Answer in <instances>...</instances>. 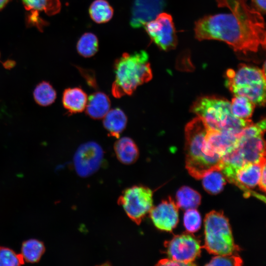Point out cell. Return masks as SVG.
I'll use <instances>...</instances> for the list:
<instances>
[{
  "label": "cell",
  "mask_w": 266,
  "mask_h": 266,
  "mask_svg": "<svg viewBox=\"0 0 266 266\" xmlns=\"http://www.w3.org/2000/svg\"><path fill=\"white\" fill-rule=\"evenodd\" d=\"M218 7L230 13L206 15L195 22V37L199 40H217L235 52L246 55L266 48V31L262 14L249 6L247 0H216Z\"/></svg>",
  "instance_id": "6da1fadb"
},
{
  "label": "cell",
  "mask_w": 266,
  "mask_h": 266,
  "mask_svg": "<svg viewBox=\"0 0 266 266\" xmlns=\"http://www.w3.org/2000/svg\"><path fill=\"white\" fill-rule=\"evenodd\" d=\"M265 130V119L245 127L233 147L222 157L221 171L229 182L235 183L236 173L243 166L266 161Z\"/></svg>",
  "instance_id": "7a4b0ae2"
},
{
  "label": "cell",
  "mask_w": 266,
  "mask_h": 266,
  "mask_svg": "<svg viewBox=\"0 0 266 266\" xmlns=\"http://www.w3.org/2000/svg\"><path fill=\"white\" fill-rule=\"evenodd\" d=\"M208 130L202 120L197 117L185 128L186 168L197 179H201L208 172L221 170L222 157L209 152L205 145Z\"/></svg>",
  "instance_id": "3957f363"
},
{
  "label": "cell",
  "mask_w": 266,
  "mask_h": 266,
  "mask_svg": "<svg viewBox=\"0 0 266 266\" xmlns=\"http://www.w3.org/2000/svg\"><path fill=\"white\" fill-rule=\"evenodd\" d=\"M113 67L115 77L111 92L116 98L132 95L138 86L152 78L149 56L144 50L123 53L115 61Z\"/></svg>",
  "instance_id": "277c9868"
},
{
  "label": "cell",
  "mask_w": 266,
  "mask_h": 266,
  "mask_svg": "<svg viewBox=\"0 0 266 266\" xmlns=\"http://www.w3.org/2000/svg\"><path fill=\"white\" fill-rule=\"evenodd\" d=\"M191 111L201 118L209 130L238 134L252 123L251 119L243 120L232 113L231 102L216 96L199 98L191 106Z\"/></svg>",
  "instance_id": "5b68a950"
},
{
  "label": "cell",
  "mask_w": 266,
  "mask_h": 266,
  "mask_svg": "<svg viewBox=\"0 0 266 266\" xmlns=\"http://www.w3.org/2000/svg\"><path fill=\"white\" fill-rule=\"evenodd\" d=\"M260 69L241 64L237 70L229 69L226 85L234 96L246 97L255 105L263 106L266 103V65Z\"/></svg>",
  "instance_id": "8992f818"
},
{
  "label": "cell",
  "mask_w": 266,
  "mask_h": 266,
  "mask_svg": "<svg viewBox=\"0 0 266 266\" xmlns=\"http://www.w3.org/2000/svg\"><path fill=\"white\" fill-rule=\"evenodd\" d=\"M204 233L203 247L210 254L232 255L239 250L234 243L229 220L222 212L213 210L206 215Z\"/></svg>",
  "instance_id": "52a82bcc"
},
{
  "label": "cell",
  "mask_w": 266,
  "mask_h": 266,
  "mask_svg": "<svg viewBox=\"0 0 266 266\" xmlns=\"http://www.w3.org/2000/svg\"><path fill=\"white\" fill-rule=\"evenodd\" d=\"M118 202L129 218L139 224L153 207V192L147 187L133 186L123 192Z\"/></svg>",
  "instance_id": "ba28073f"
},
{
  "label": "cell",
  "mask_w": 266,
  "mask_h": 266,
  "mask_svg": "<svg viewBox=\"0 0 266 266\" xmlns=\"http://www.w3.org/2000/svg\"><path fill=\"white\" fill-rule=\"evenodd\" d=\"M143 27L151 41L160 49L168 51L176 47L177 38L170 14L161 12Z\"/></svg>",
  "instance_id": "9c48e42d"
},
{
  "label": "cell",
  "mask_w": 266,
  "mask_h": 266,
  "mask_svg": "<svg viewBox=\"0 0 266 266\" xmlns=\"http://www.w3.org/2000/svg\"><path fill=\"white\" fill-rule=\"evenodd\" d=\"M191 233L175 235L165 243L166 253L169 259L195 266L193 262L200 256V241Z\"/></svg>",
  "instance_id": "30bf717a"
},
{
  "label": "cell",
  "mask_w": 266,
  "mask_h": 266,
  "mask_svg": "<svg viewBox=\"0 0 266 266\" xmlns=\"http://www.w3.org/2000/svg\"><path fill=\"white\" fill-rule=\"evenodd\" d=\"M103 157V150L97 142L91 141L80 145L73 159L76 172L81 177L93 175L100 168Z\"/></svg>",
  "instance_id": "8fae6325"
},
{
  "label": "cell",
  "mask_w": 266,
  "mask_h": 266,
  "mask_svg": "<svg viewBox=\"0 0 266 266\" xmlns=\"http://www.w3.org/2000/svg\"><path fill=\"white\" fill-rule=\"evenodd\" d=\"M149 213L154 225L162 231L170 232L178 222V206L170 197L153 206Z\"/></svg>",
  "instance_id": "7c38bea8"
},
{
  "label": "cell",
  "mask_w": 266,
  "mask_h": 266,
  "mask_svg": "<svg viewBox=\"0 0 266 266\" xmlns=\"http://www.w3.org/2000/svg\"><path fill=\"white\" fill-rule=\"evenodd\" d=\"M165 5V0H133L130 20L131 27L138 29L154 19Z\"/></svg>",
  "instance_id": "4fadbf2b"
},
{
  "label": "cell",
  "mask_w": 266,
  "mask_h": 266,
  "mask_svg": "<svg viewBox=\"0 0 266 266\" xmlns=\"http://www.w3.org/2000/svg\"><path fill=\"white\" fill-rule=\"evenodd\" d=\"M266 163L264 161L259 163L246 165L237 170L235 175V185L244 192L246 197L253 196L265 202V197L252 190L258 185L263 165Z\"/></svg>",
  "instance_id": "5bb4252c"
},
{
  "label": "cell",
  "mask_w": 266,
  "mask_h": 266,
  "mask_svg": "<svg viewBox=\"0 0 266 266\" xmlns=\"http://www.w3.org/2000/svg\"><path fill=\"white\" fill-rule=\"evenodd\" d=\"M238 134L208 129L205 136L207 147L222 157L234 145Z\"/></svg>",
  "instance_id": "9a60e30c"
},
{
  "label": "cell",
  "mask_w": 266,
  "mask_h": 266,
  "mask_svg": "<svg viewBox=\"0 0 266 266\" xmlns=\"http://www.w3.org/2000/svg\"><path fill=\"white\" fill-rule=\"evenodd\" d=\"M88 97L80 87L68 88L63 93L62 103L64 108L71 114L80 113L85 109Z\"/></svg>",
  "instance_id": "2e32d148"
},
{
  "label": "cell",
  "mask_w": 266,
  "mask_h": 266,
  "mask_svg": "<svg viewBox=\"0 0 266 266\" xmlns=\"http://www.w3.org/2000/svg\"><path fill=\"white\" fill-rule=\"evenodd\" d=\"M114 150L118 160L125 165L133 164L139 155L136 144L129 137H122L117 140L114 143Z\"/></svg>",
  "instance_id": "e0dca14e"
},
{
  "label": "cell",
  "mask_w": 266,
  "mask_h": 266,
  "mask_svg": "<svg viewBox=\"0 0 266 266\" xmlns=\"http://www.w3.org/2000/svg\"><path fill=\"white\" fill-rule=\"evenodd\" d=\"M110 100L108 96L102 92H96L88 98L86 113L94 119L103 118L110 108Z\"/></svg>",
  "instance_id": "ac0fdd59"
},
{
  "label": "cell",
  "mask_w": 266,
  "mask_h": 266,
  "mask_svg": "<svg viewBox=\"0 0 266 266\" xmlns=\"http://www.w3.org/2000/svg\"><path fill=\"white\" fill-rule=\"evenodd\" d=\"M103 125L108 135L118 138L126 127L127 117L124 112L119 108L109 110L103 118Z\"/></svg>",
  "instance_id": "d6986e66"
},
{
  "label": "cell",
  "mask_w": 266,
  "mask_h": 266,
  "mask_svg": "<svg viewBox=\"0 0 266 266\" xmlns=\"http://www.w3.org/2000/svg\"><path fill=\"white\" fill-rule=\"evenodd\" d=\"M113 12V8L106 0H95L89 8L91 18L98 24H103L110 21Z\"/></svg>",
  "instance_id": "ffe728a7"
},
{
  "label": "cell",
  "mask_w": 266,
  "mask_h": 266,
  "mask_svg": "<svg viewBox=\"0 0 266 266\" xmlns=\"http://www.w3.org/2000/svg\"><path fill=\"white\" fill-rule=\"evenodd\" d=\"M176 198L178 207L185 210L197 208L201 201L200 194L187 186L182 187L178 190Z\"/></svg>",
  "instance_id": "44dd1931"
},
{
  "label": "cell",
  "mask_w": 266,
  "mask_h": 266,
  "mask_svg": "<svg viewBox=\"0 0 266 266\" xmlns=\"http://www.w3.org/2000/svg\"><path fill=\"white\" fill-rule=\"evenodd\" d=\"M33 96L37 104L42 106H47L55 101L57 93L49 82L42 81L35 86L33 92Z\"/></svg>",
  "instance_id": "7402d4cb"
},
{
  "label": "cell",
  "mask_w": 266,
  "mask_h": 266,
  "mask_svg": "<svg viewBox=\"0 0 266 266\" xmlns=\"http://www.w3.org/2000/svg\"><path fill=\"white\" fill-rule=\"evenodd\" d=\"M255 104L246 97L234 96L231 102V111L236 117L243 119H250L253 113Z\"/></svg>",
  "instance_id": "603a6c76"
},
{
  "label": "cell",
  "mask_w": 266,
  "mask_h": 266,
  "mask_svg": "<svg viewBox=\"0 0 266 266\" xmlns=\"http://www.w3.org/2000/svg\"><path fill=\"white\" fill-rule=\"evenodd\" d=\"M44 251L45 247L42 242L31 239L22 244L21 255L24 261L33 263L40 260Z\"/></svg>",
  "instance_id": "cb8c5ba5"
},
{
  "label": "cell",
  "mask_w": 266,
  "mask_h": 266,
  "mask_svg": "<svg viewBox=\"0 0 266 266\" xmlns=\"http://www.w3.org/2000/svg\"><path fill=\"white\" fill-rule=\"evenodd\" d=\"M78 53L84 58L93 56L99 49L97 36L92 33H85L80 37L76 45Z\"/></svg>",
  "instance_id": "d4e9b609"
},
{
  "label": "cell",
  "mask_w": 266,
  "mask_h": 266,
  "mask_svg": "<svg viewBox=\"0 0 266 266\" xmlns=\"http://www.w3.org/2000/svg\"><path fill=\"white\" fill-rule=\"evenodd\" d=\"M201 179L204 189L212 195L218 194L222 191L226 183L223 173L219 170L210 171Z\"/></svg>",
  "instance_id": "484cf974"
},
{
  "label": "cell",
  "mask_w": 266,
  "mask_h": 266,
  "mask_svg": "<svg viewBox=\"0 0 266 266\" xmlns=\"http://www.w3.org/2000/svg\"><path fill=\"white\" fill-rule=\"evenodd\" d=\"M27 10L34 12L44 11L49 13L58 12L61 7L59 0H22Z\"/></svg>",
  "instance_id": "4316f807"
},
{
  "label": "cell",
  "mask_w": 266,
  "mask_h": 266,
  "mask_svg": "<svg viewBox=\"0 0 266 266\" xmlns=\"http://www.w3.org/2000/svg\"><path fill=\"white\" fill-rule=\"evenodd\" d=\"M21 254L8 248L0 247V266H16L24 263Z\"/></svg>",
  "instance_id": "83f0119b"
},
{
  "label": "cell",
  "mask_w": 266,
  "mask_h": 266,
  "mask_svg": "<svg viewBox=\"0 0 266 266\" xmlns=\"http://www.w3.org/2000/svg\"><path fill=\"white\" fill-rule=\"evenodd\" d=\"M201 217L195 208L187 209L184 215V225L189 233L197 232L201 225Z\"/></svg>",
  "instance_id": "f1b7e54d"
},
{
  "label": "cell",
  "mask_w": 266,
  "mask_h": 266,
  "mask_svg": "<svg viewBox=\"0 0 266 266\" xmlns=\"http://www.w3.org/2000/svg\"><path fill=\"white\" fill-rule=\"evenodd\" d=\"M242 264V260L235 254L227 255H217L213 257L206 266H239Z\"/></svg>",
  "instance_id": "f546056e"
},
{
  "label": "cell",
  "mask_w": 266,
  "mask_h": 266,
  "mask_svg": "<svg viewBox=\"0 0 266 266\" xmlns=\"http://www.w3.org/2000/svg\"><path fill=\"white\" fill-rule=\"evenodd\" d=\"M76 67L78 68L82 76L85 79L88 84L92 87L96 88L97 85L94 71L91 69H86L79 66H76Z\"/></svg>",
  "instance_id": "4dcf8cb0"
},
{
  "label": "cell",
  "mask_w": 266,
  "mask_h": 266,
  "mask_svg": "<svg viewBox=\"0 0 266 266\" xmlns=\"http://www.w3.org/2000/svg\"><path fill=\"white\" fill-rule=\"evenodd\" d=\"M253 8L261 14L266 13V0H251Z\"/></svg>",
  "instance_id": "1f68e13d"
},
{
  "label": "cell",
  "mask_w": 266,
  "mask_h": 266,
  "mask_svg": "<svg viewBox=\"0 0 266 266\" xmlns=\"http://www.w3.org/2000/svg\"><path fill=\"white\" fill-rule=\"evenodd\" d=\"M159 266H188V264L178 262L170 259H165L161 260L157 264Z\"/></svg>",
  "instance_id": "d6a6232c"
},
{
  "label": "cell",
  "mask_w": 266,
  "mask_h": 266,
  "mask_svg": "<svg viewBox=\"0 0 266 266\" xmlns=\"http://www.w3.org/2000/svg\"><path fill=\"white\" fill-rule=\"evenodd\" d=\"M266 163H264L262 167L261 173L259 182L258 183L260 189L263 192L266 191Z\"/></svg>",
  "instance_id": "836d02e7"
},
{
  "label": "cell",
  "mask_w": 266,
  "mask_h": 266,
  "mask_svg": "<svg viewBox=\"0 0 266 266\" xmlns=\"http://www.w3.org/2000/svg\"><path fill=\"white\" fill-rule=\"evenodd\" d=\"M14 62L12 61H7L3 64V66L6 68H10L14 66Z\"/></svg>",
  "instance_id": "e575fe53"
},
{
  "label": "cell",
  "mask_w": 266,
  "mask_h": 266,
  "mask_svg": "<svg viewBox=\"0 0 266 266\" xmlns=\"http://www.w3.org/2000/svg\"><path fill=\"white\" fill-rule=\"evenodd\" d=\"M9 0H0V9L5 6Z\"/></svg>",
  "instance_id": "d590c367"
}]
</instances>
